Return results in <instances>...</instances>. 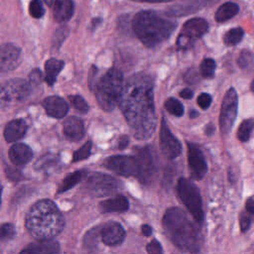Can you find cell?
<instances>
[{
  "label": "cell",
  "mask_w": 254,
  "mask_h": 254,
  "mask_svg": "<svg viewBox=\"0 0 254 254\" xmlns=\"http://www.w3.org/2000/svg\"><path fill=\"white\" fill-rule=\"evenodd\" d=\"M165 108L173 115L180 117L184 114V107L182 103L175 98H168L165 101Z\"/></svg>",
  "instance_id": "33"
},
{
  "label": "cell",
  "mask_w": 254,
  "mask_h": 254,
  "mask_svg": "<svg viewBox=\"0 0 254 254\" xmlns=\"http://www.w3.org/2000/svg\"><path fill=\"white\" fill-rule=\"evenodd\" d=\"M74 4L72 0H55L53 5V15L57 22H67L73 15Z\"/></svg>",
  "instance_id": "21"
},
{
  "label": "cell",
  "mask_w": 254,
  "mask_h": 254,
  "mask_svg": "<svg viewBox=\"0 0 254 254\" xmlns=\"http://www.w3.org/2000/svg\"><path fill=\"white\" fill-rule=\"evenodd\" d=\"M21 58V50L17 46L6 43L2 45L0 52V69L1 71H9L19 65Z\"/></svg>",
  "instance_id": "14"
},
{
  "label": "cell",
  "mask_w": 254,
  "mask_h": 254,
  "mask_svg": "<svg viewBox=\"0 0 254 254\" xmlns=\"http://www.w3.org/2000/svg\"><path fill=\"white\" fill-rule=\"evenodd\" d=\"M67 35H68V29L65 26L60 27L58 30H56L54 33V36H53V40H52L53 48L58 50Z\"/></svg>",
  "instance_id": "34"
},
{
  "label": "cell",
  "mask_w": 254,
  "mask_h": 254,
  "mask_svg": "<svg viewBox=\"0 0 254 254\" xmlns=\"http://www.w3.org/2000/svg\"><path fill=\"white\" fill-rule=\"evenodd\" d=\"M85 175V172L84 171H76V172H73L71 174H69L68 176H66L62 184L60 185L59 189H58V193H62V192H64L66 190H68L69 189L73 188L76 184H78L84 177Z\"/></svg>",
  "instance_id": "28"
},
{
  "label": "cell",
  "mask_w": 254,
  "mask_h": 254,
  "mask_svg": "<svg viewBox=\"0 0 254 254\" xmlns=\"http://www.w3.org/2000/svg\"><path fill=\"white\" fill-rule=\"evenodd\" d=\"M216 0H182L177 5L171 6L166 14L169 16H186L191 13H194L195 11L205 7L206 5H209Z\"/></svg>",
  "instance_id": "15"
},
{
  "label": "cell",
  "mask_w": 254,
  "mask_h": 254,
  "mask_svg": "<svg viewBox=\"0 0 254 254\" xmlns=\"http://www.w3.org/2000/svg\"><path fill=\"white\" fill-rule=\"evenodd\" d=\"M238 109V96L233 87H230L224 94L220 114H219V127L222 134H228L235 122Z\"/></svg>",
  "instance_id": "8"
},
{
  "label": "cell",
  "mask_w": 254,
  "mask_h": 254,
  "mask_svg": "<svg viewBox=\"0 0 254 254\" xmlns=\"http://www.w3.org/2000/svg\"><path fill=\"white\" fill-rule=\"evenodd\" d=\"M188 163L192 178L201 180L207 172V165L201 150L193 143H188Z\"/></svg>",
  "instance_id": "12"
},
{
  "label": "cell",
  "mask_w": 254,
  "mask_h": 254,
  "mask_svg": "<svg viewBox=\"0 0 254 254\" xmlns=\"http://www.w3.org/2000/svg\"><path fill=\"white\" fill-rule=\"evenodd\" d=\"M245 209L246 212H248L250 215H254V196H250L247 198L245 203Z\"/></svg>",
  "instance_id": "46"
},
{
  "label": "cell",
  "mask_w": 254,
  "mask_h": 254,
  "mask_svg": "<svg viewBox=\"0 0 254 254\" xmlns=\"http://www.w3.org/2000/svg\"><path fill=\"white\" fill-rule=\"evenodd\" d=\"M84 187L95 196H106L113 194L118 190L120 182L111 176L101 173H93L86 177Z\"/></svg>",
  "instance_id": "7"
},
{
  "label": "cell",
  "mask_w": 254,
  "mask_h": 254,
  "mask_svg": "<svg viewBox=\"0 0 254 254\" xmlns=\"http://www.w3.org/2000/svg\"><path fill=\"white\" fill-rule=\"evenodd\" d=\"M43 106L47 114L54 118H63L68 111L67 103L63 98L56 95L45 98Z\"/></svg>",
  "instance_id": "18"
},
{
  "label": "cell",
  "mask_w": 254,
  "mask_h": 254,
  "mask_svg": "<svg viewBox=\"0 0 254 254\" xmlns=\"http://www.w3.org/2000/svg\"><path fill=\"white\" fill-rule=\"evenodd\" d=\"M248 214H249L248 212H247V214L245 212H241L239 215V225H240V229L242 232L247 231L251 225V218Z\"/></svg>",
  "instance_id": "42"
},
{
  "label": "cell",
  "mask_w": 254,
  "mask_h": 254,
  "mask_svg": "<svg viewBox=\"0 0 254 254\" xmlns=\"http://www.w3.org/2000/svg\"><path fill=\"white\" fill-rule=\"evenodd\" d=\"M212 98L208 93H201L197 97V104L201 109H207L211 104Z\"/></svg>",
  "instance_id": "41"
},
{
  "label": "cell",
  "mask_w": 254,
  "mask_h": 254,
  "mask_svg": "<svg viewBox=\"0 0 254 254\" xmlns=\"http://www.w3.org/2000/svg\"><path fill=\"white\" fill-rule=\"evenodd\" d=\"M129 202L124 195H116L112 198L105 199L99 203V209L102 213L123 212L128 210Z\"/></svg>",
  "instance_id": "24"
},
{
  "label": "cell",
  "mask_w": 254,
  "mask_h": 254,
  "mask_svg": "<svg viewBox=\"0 0 254 254\" xmlns=\"http://www.w3.org/2000/svg\"><path fill=\"white\" fill-rule=\"evenodd\" d=\"M243 36L244 31L242 28H232L224 34L223 42L226 46H235L242 40Z\"/></svg>",
  "instance_id": "30"
},
{
  "label": "cell",
  "mask_w": 254,
  "mask_h": 254,
  "mask_svg": "<svg viewBox=\"0 0 254 254\" xmlns=\"http://www.w3.org/2000/svg\"><path fill=\"white\" fill-rule=\"evenodd\" d=\"M5 174H6V177L10 181H13V182H18L23 178L21 172L18 169L10 167V166L5 167Z\"/></svg>",
  "instance_id": "40"
},
{
  "label": "cell",
  "mask_w": 254,
  "mask_h": 254,
  "mask_svg": "<svg viewBox=\"0 0 254 254\" xmlns=\"http://www.w3.org/2000/svg\"><path fill=\"white\" fill-rule=\"evenodd\" d=\"M64 63L63 61L57 59H50L45 64V71H46V81L49 85H53L57 80V76L60 71L64 67Z\"/></svg>",
  "instance_id": "25"
},
{
  "label": "cell",
  "mask_w": 254,
  "mask_h": 254,
  "mask_svg": "<svg viewBox=\"0 0 254 254\" xmlns=\"http://www.w3.org/2000/svg\"><path fill=\"white\" fill-rule=\"evenodd\" d=\"M91 148H92V143L90 141L86 142L84 145H82L79 149H77L72 156V161L73 162H78L85 160L90 156L91 153Z\"/></svg>",
  "instance_id": "35"
},
{
  "label": "cell",
  "mask_w": 254,
  "mask_h": 254,
  "mask_svg": "<svg viewBox=\"0 0 254 254\" xmlns=\"http://www.w3.org/2000/svg\"><path fill=\"white\" fill-rule=\"evenodd\" d=\"M254 132V118H247L243 120L237 130V138L240 142H247Z\"/></svg>",
  "instance_id": "29"
},
{
  "label": "cell",
  "mask_w": 254,
  "mask_h": 254,
  "mask_svg": "<svg viewBox=\"0 0 254 254\" xmlns=\"http://www.w3.org/2000/svg\"><path fill=\"white\" fill-rule=\"evenodd\" d=\"M239 11V6L234 2H226L222 4L215 12L214 18L216 22L222 23L225 22L232 17H234Z\"/></svg>",
  "instance_id": "27"
},
{
  "label": "cell",
  "mask_w": 254,
  "mask_h": 254,
  "mask_svg": "<svg viewBox=\"0 0 254 254\" xmlns=\"http://www.w3.org/2000/svg\"><path fill=\"white\" fill-rule=\"evenodd\" d=\"M29 12L33 18L39 19L44 16L45 8L41 0H32L29 5Z\"/></svg>",
  "instance_id": "36"
},
{
  "label": "cell",
  "mask_w": 254,
  "mask_h": 254,
  "mask_svg": "<svg viewBox=\"0 0 254 254\" xmlns=\"http://www.w3.org/2000/svg\"><path fill=\"white\" fill-rule=\"evenodd\" d=\"M250 89H251V91L254 93V78L252 79V81H251V84H250Z\"/></svg>",
  "instance_id": "53"
},
{
  "label": "cell",
  "mask_w": 254,
  "mask_h": 254,
  "mask_svg": "<svg viewBox=\"0 0 254 254\" xmlns=\"http://www.w3.org/2000/svg\"><path fill=\"white\" fill-rule=\"evenodd\" d=\"M68 99L71 102L72 106L76 110H78V111H80L82 113H85V112L88 111L89 106H88L87 102L84 100V98L82 96H80V95H70L68 97Z\"/></svg>",
  "instance_id": "37"
},
{
  "label": "cell",
  "mask_w": 254,
  "mask_h": 254,
  "mask_svg": "<svg viewBox=\"0 0 254 254\" xmlns=\"http://www.w3.org/2000/svg\"><path fill=\"white\" fill-rule=\"evenodd\" d=\"M128 142H129L128 137L125 136V135H123L122 137L119 138V141H118V148H119V149H124V148H126L127 145H128Z\"/></svg>",
  "instance_id": "48"
},
{
  "label": "cell",
  "mask_w": 254,
  "mask_h": 254,
  "mask_svg": "<svg viewBox=\"0 0 254 254\" xmlns=\"http://www.w3.org/2000/svg\"><path fill=\"white\" fill-rule=\"evenodd\" d=\"M104 165L107 169L124 177H138L140 171V165L137 156H112L105 160Z\"/></svg>",
  "instance_id": "10"
},
{
  "label": "cell",
  "mask_w": 254,
  "mask_h": 254,
  "mask_svg": "<svg viewBox=\"0 0 254 254\" xmlns=\"http://www.w3.org/2000/svg\"><path fill=\"white\" fill-rule=\"evenodd\" d=\"M237 64L240 68L243 69H250L254 67V54L251 53L250 51L243 50L238 59H237Z\"/></svg>",
  "instance_id": "31"
},
{
  "label": "cell",
  "mask_w": 254,
  "mask_h": 254,
  "mask_svg": "<svg viewBox=\"0 0 254 254\" xmlns=\"http://www.w3.org/2000/svg\"><path fill=\"white\" fill-rule=\"evenodd\" d=\"M42 79V72L39 69H34L29 75V81L31 84H38L41 82Z\"/></svg>",
  "instance_id": "45"
},
{
  "label": "cell",
  "mask_w": 254,
  "mask_h": 254,
  "mask_svg": "<svg viewBox=\"0 0 254 254\" xmlns=\"http://www.w3.org/2000/svg\"><path fill=\"white\" fill-rule=\"evenodd\" d=\"M9 158L14 165L24 166L33 158V151L26 144L16 143L9 150Z\"/></svg>",
  "instance_id": "20"
},
{
  "label": "cell",
  "mask_w": 254,
  "mask_h": 254,
  "mask_svg": "<svg viewBox=\"0 0 254 254\" xmlns=\"http://www.w3.org/2000/svg\"><path fill=\"white\" fill-rule=\"evenodd\" d=\"M208 30V23L202 18H192L187 21L182 29L181 34L187 36L193 42L195 39L203 36Z\"/></svg>",
  "instance_id": "17"
},
{
  "label": "cell",
  "mask_w": 254,
  "mask_h": 254,
  "mask_svg": "<svg viewBox=\"0 0 254 254\" xmlns=\"http://www.w3.org/2000/svg\"><path fill=\"white\" fill-rule=\"evenodd\" d=\"M28 126L23 119H15L8 122L4 129V137L7 142H16L23 138L27 132Z\"/></svg>",
  "instance_id": "22"
},
{
  "label": "cell",
  "mask_w": 254,
  "mask_h": 254,
  "mask_svg": "<svg viewBox=\"0 0 254 254\" xmlns=\"http://www.w3.org/2000/svg\"><path fill=\"white\" fill-rule=\"evenodd\" d=\"M177 189L178 194L189 212L197 223H200L203 220V210L202 200L197 187L190 181L185 178H180Z\"/></svg>",
  "instance_id": "6"
},
{
  "label": "cell",
  "mask_w": 254,
  "mask_h": 254,
  "mask_svg": "<svg viewBox=\"0 0 254 254\" xmlns=\"http://www.w3.org/2000/svg\"><path fill=\"white\" fill-rule=\"evenodd\" d=\"M119 105L137 139L147 140L152 137L157 126V117L151 76L142 72L130 76L123 87Z\"/></svg>",
  "instance_id": "1"
},
{
  "label": "cell",
  "mask_w": 254,
  "mask_h": 254,
  "mask_svg": "<svg viewBox=\"0 0 254 254\" xmlns=\"http://www.w3.org/2000/svg\"><path fill=\"white\" fill-rule=\"evenodd\" d=\"M180 95L185 99H190L193 96V91L190 90V88H185L180 92Z\"/></svg>",
  "instance_id": "47"
},
{
  "label": "cell",
  "mask_w": 254,
  "mask_h": 254,
  "mask_svg": "<svg viewBox=\"0 0 254 254\" xmlns=\"http://www.w3.org/2000/svg\"><path fill=\"white\" fill-rule=\"evenodd\" d=\"M138 2H149V3H161V2H171L173 0H133Z\"/></svg>",
  "instance_id": "50"
},
{
  "label": "cell",
  "mask_w": 254,
  "mask_h": 254,
  "mask_svg": "<svg viewBox=\"0 0 254 254\" xmlns=\"http://www.w3.org/2000/svg\"><path fill=\"white\" fill-rule=\"evenodd\" d=\"M160 148L168 159H176L182 152L180 141L170 131L165 118L162 119L160 129Z\"/></svg>",
  "instance_id": "11"
},
{
  "label": "cell",
  "mask_w": 254,
  "mask_h": 254,
  "mask_svg": "<svg viewBox=\"0 0 254 254\" xmlns=\"http://www.w3.org/2000/svg\"><path fill=\"white\" fill-rule=\"evenodd\" d=\"M98 241V232L96 228L88 231L83 239V245L85 248H95Z\"/></svg>",
  "instance_id": "38"
},
{
  "label": "cell",
  "mask_w": 254,
  "mask_h": 254,
  "mask_svg": "<svg viewBox=\"0 0 254 254\" xmlns=\"http://www.w3.org/2000/svg\"><path fill=\"white\" fill-rule=\"evenodd\" d=\"M31 92V83L30 81L24 80L22 78H13L5 82L1 86V103L2 105L20 102L26 99Z\"/></svg>",
  "instance_id": "9"
},
{
  "label": "cell",
  "mask_w": 254,
  "mask_h": 254,
  "mask_svg": "<svg viewBox=\"0 0 254 254\" xmlns=\"http://www.w3.org/2000/svg\"><path fill=\"white\" fill-rule=\"evenodd\" d=\"M197 115H198V112H197L196 110H194V109L190 110V118H194V117H196Z\"/></svg>",
  "instance_id": "52"
},
{
  "label": "cell",
  "mask_w": 254,
  "mask_h": 254,
  "mask_svg": "<svg viewBox=\"0 0 254 254\" xmlns=\"http://www.w3.org/2000/svg\"><path fill=\"white\" fill-rule=\"evenodd\" d=\"M197 79H198V74L194 68L189 69L185 74V80L189 83H194L197 81Z\"/></svg>",
  "instance_id": "44"
},
{
  "label": "cell",
  "mask_w": 254,
  "mask_h": 254,
  "mask_svg": "<svg viewBox=\"0 0 254 254\" xmlns=\"http://www.w3.org/2000/svg\"><path fill=\"white\" fill-rule=\"evenodd\" d=\"M177 24L154 11H140L132 20L137 38L147 47L154 48L165 42L175 31Z\"/></svg>",
  "instance_id": "4"
},
{
  "label": "cell",
  "mask_w": 254,
  "mask_h": 254,
  "mask_svg": "<svg viewBox=\"0 0 254 254\" xmlns=\"http://www.w3.org/2000/svg\"><path fill=\"white\" fill-rule=\"evenodd\" d=\"M101 240L104 244L109 246H115L120 244L125 238V230L121 224L117 222H108L106 223L101 231Z\"/></svg>",
  "instance_id": "16"
},
{
  "label": "cell",
  "mask_w": 254,
  "mask_h": 254,
  "mask_svg": "<svg viewBox=\"0 0 254 254\" xmlns=\"http://www.w3.org/2000/svg\"><path fill=\"white\" fill-rule=\"evenodd\" d=\"M63 132L70 141H79L84 136L83 122L77 117H69L63 124Z\"/></svg>",
  "instance_id": "19"
},
{
  "label": "cell",
  "mask_w": 254,
  "mask_h": 254,
  "mask_svg": "<svg viewBox=\"0 0 254 254\" xmlns=\"http://www.w3.org/2000/svg\"><path fill=\"white\" fill-rule=\"evenodd\" d=\"M26 228L37 240H51L61 233L64 226L59 207L49 199H42L32 205L26 215Z\"/></svg>",
  "instance_id": "2"
},
{
  "label": "cell",
  "mask_w": 254,
  "mask_h": 254,
  "mask_svg": "<svg viewBox=\"0 0 254 254\" xmlns=\"http://www.w3.org/2000/svg\"><path fill=\"white\" fill-rule=\"evenodd\" d=\"M141 229H142V233H143L145 236H150L151 233H152V228H151V226L148 225V224L142 225Z\"/></svg>",
  "instance_id": "49"
},
{
  "label": "cell",
  "mask_w": 254,
  "mask_h": 254,
  "mask_svg": "<svg viewBox=\"0 0 254 254\" xmlns=\"http://www.w3.org/2000/svg\"><path fill=\"white\" fill-rule=\"evenodd\" d=\"M60 251V245L57 241L39 240V242L32 243L24 248L21 253L25 254H54Z\"/></svg>",
  "instance_id": "23"
},
{
  "label": "cell",
  "mask_w": 254,
  "mask_h": 254,
  "mask_svg": "<svg viewBox=\"0 0 254 254\" xmlns=\"http://www.w3.org/2000/svg\"><path fill=\"white\" fill-rule=\"evenodd\" d=\"M215 67H216V64L214 60L210 58H206L200 64V66H199L200 74L205 78H211L214 75Z\"/></svg>",
  "instance_id": "32"
},
{
  "label": "cell",
  "mask_w": 254,
  "mask_h": 254,
  "mask_svg": "<svg viewBox=\"0 0 254 254\" xmlns=\"http://www.w3.org/2000/svg\"><path fill=\"white\" fill-rule=\"evenodd\" d=\"M213 132H214V127H213V125H212V124H208V125L206 126V128H205V133H206V135L210 136V135H212Z\"/></svg>",
  "instance_id": "51"
},
{
  "label": "cell",
  "mask_w": 254,
  "mask_h": 254,
  "mask_svg": "<svg viewBox=\"0 0 254 254\" xmlns=\"http://www.w3.org/2000/svg\"><path fill=\"white\" fill-rule=\"evenodd\" d=\"M60 167L59 158L52 154H46L35 164V169L44 173H53Z\"/></svg>",
  "instance_id": "26"
},
{
  "label": "cell",
  "mask_w": 254,
  "mask_h": 254,
  "mask_svg": "<svg viewBox=\"0 0 254 254\" xmlns=\"http://www.w3.org/2000/svg\"><path fill=\"white\" fill-rule=\"evenodd\" d=\"M123 74L116 68L108 69L95 84V97L105 111H111L119 103L123 92Z\"/></svg>",
  "instance_id": "5"
},
{
  "label": "cell",
  "mask_w": 254,
  "mask_h": 254,
  "mask_svg": "<svg viewBox=\"0 0 254 254\" xmlns=\"http://www.w3.org/2000/svg\"><path fill=\"white\" fill-rule=\"evenodd\" d=\"M15 236V227L11 223H4L0 228V237L2 241L10 240Z\"/></svg>",
  "instance_id": "39"
},
{
  "label": "cell",
  "mask_w": 254,
  "mask_h": 254,
  "mask_svg": "<svg viewBox=\"0 0 254 254\" xmlns=\"http://www.w3.org/2000/svg\"><path fill=\"white\" fill-rule=\"evenodd\" d=\"M146 250L148 253H151V254H161L163 252L161 244L156 239H153L150 243H148Z\"/></svg>",
  "instance_id": "43"
},
{
  "label": "cell",
  "mask_w": 254,
  "mask_h": 254,
  "mask_svg": "<svg viewBox=\"0 0 254 254\" xmlns=\"http://www.w3.org/2000/svg\"><path fill=\"white\" fill-rule=\"evenodd\" d=\"M137 158L140 165L138 178L142 183L148 184L153 180L156 174V164L153 158L152 150L149 147L140 148L137 153Z\"/></svg>",
  "instance_id": "13"
},
{
  "label": "cell",
  "mask_w": 254,
  "mask_h": 254,
  "mask_svg": "<svg viewBox=\"0 0 254 254\" xmlns=\"http://www.w3.org/2000/svg\"><path fill=\"white\" fill-rule=\"evenodd\" d=\"M163 227L169 239L182 251H199L200 232L181 208L171 207L167 209L163 217Z\"/></svg>",
  "instance_id": "3"
}]
</instances>
